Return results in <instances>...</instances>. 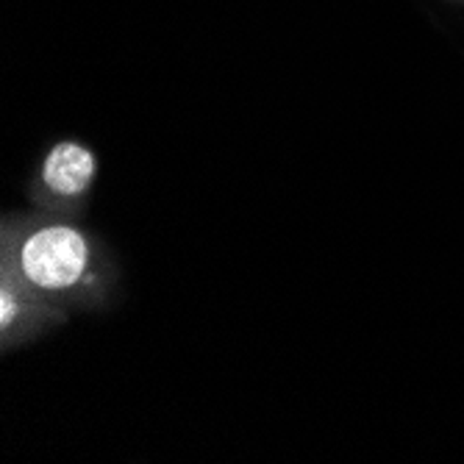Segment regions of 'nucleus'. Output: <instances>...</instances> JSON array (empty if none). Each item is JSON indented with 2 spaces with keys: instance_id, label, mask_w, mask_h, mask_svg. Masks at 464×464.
<instances>
[{
  "instance_id": "1",
  "label": "nucleus",
  "mask_w": 464,
  "mask_h": 464,
  "mask_svg": "<svg viewBox=\"0 0 464 464\" xmlns=\"http://www.w3.org/2000/svg\"><path fill=\"white\" fill-rule=\"evenodd\" d=\"M90 239L75 226L64 223H48L31 231L20 245V276L28 281V286L59 295L81 284V278L90 270Z\"/></svg>"
},
{
  "instance_id": "2",
  "label": "nucleus",
  "mask_w": 464,
  "mask_h": 464,
  "mask_svg": "<svg viewBox=\"0 0 464 464\" xmlns=\"http://www.w3.org/2000/svg\"><path fill=\"white\" fill-rule=\"evenodd\" d=\"M95 173H98V159L87 145L59 142L51 148L45 164H42V184L53 195L75 198L92 187Z\"/></svg>"
},
{
  "instance_id": "3",
  "label": "nucleus",
  "mask_w": 464,
  "mask_h": 464,
  "mask_svg": "<svg viewBox=\"0 0 464 464\" xmlns=\"http://www.w3.org/2000/svg\"><path fill=\"white\" fill-rule=\"evenodd\" d=\"M14 312H17V301H14L12 286L6 284V286H4V295H0V325L9 328L12 320H14Z\"/></svg>"
}]
</instances>
